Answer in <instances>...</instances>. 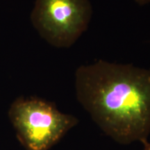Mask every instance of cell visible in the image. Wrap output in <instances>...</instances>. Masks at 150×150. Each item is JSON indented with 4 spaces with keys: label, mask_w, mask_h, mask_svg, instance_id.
I'll return each mask as SVG.
<instances>
[{
    "label": "cell",
    "mask_w": 150,
    "mask_h": 150,
    "mask_svg": "<svg viewBox=\"0 0 150 150\" xmlns=\"http://www.w3.org/2000/svg\"><path fill=\"white\" fill-rule=\"evenodd\" d=\"M78 102L106 136L145 145L150 134V69L98 60L76 69Z\"/></svg>",
    "instance_id": "1"
},
{
    "label": "cell",
    "mask_w": 150,
    "mask_h": 150,
    "mask_svg": "<svg viewBox=\"0 0 150 150\" xmlns=\"http://www.w3.org/2000/svg\"><path fill=\"white\" fill-rule=\"evenodd\" d=\"M8 114L26 150L50 149L79 122L60 111L54 103L34 97L17 99Z\"/></svg>",
    "instance_id": "2"
},
{
    "label": "cell",
    "mask_w": 150,
    "mask_h": 150,
    "mask_svg": "<svg viewBox=\"0 0 150 150\" xmlns=\"http://www.w3.org/2000/svg\"><path fill=\"white\" fill-rule=\"evenodd\" d=\"M89 0H35L31 19L43 38L58 48H69L88 27Z\"/></svg>",
    "instance_id": "3"
},
{
    "label": "cell",
    "mask_w": 150,
    "mask_h": 150,
    "mask_svg": "<svg viewBox=\"0 0 150 150\" xmlns=\"http://www.w3.org/2000/svg\"><path fill=\"white\" fill-rule=\"evenodd\" d=\"M140 6H145L150 4V0H134Z\"/></svg>",
    "instance_id": "4"
},
{
    "label": "cell",
    "mask_w": 150,
    "mask_h": 150,
    "mask_svg": "<svg viewBox=\"0 0 150 150\" xmlns=\"http://www.w3.org/2000/svg\"><path fill=\"white\" fill-rule=\"evenodd\" d=\"M143 150H150V143L147 142L144 145V149Z\"/></svg>",
    "instance_id": "5"
}]
</instances>
